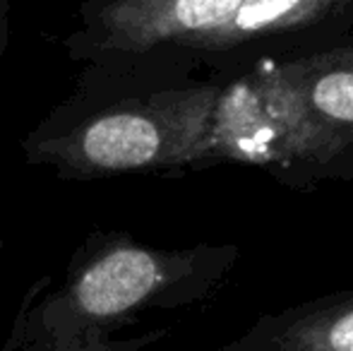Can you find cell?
Masks as SVG:
<instances>
[{
	"label": "cell",
	"instance_id": "cell-1",
	"mask_svg": "<svg viewBox=\"0 0 353 351\" xmlns=\"http://www.w3.org/2000/svg\"><path fill=\"white\" fill-rule=\"evenodd\" d=\"M353 34V0H82L72 63L157 85L228 82Z\"/></svg>",
	"mask_w": 353,
	"mask_h": 351
},
{
	"label": "cell",
	"instance_id": "cell-2",
	"mask_svg": "<svg viewBox=\"0 0 353 351\" xmlns=\"http://www.w3.org/2000/svg\"><path fill=\"white\" fill-rule=\"evenodd\" d=\"M241 260L233 243L157 248L125 231H94L65 277H39L24 294L0 351H142L168 328L123 334L152 313L197 305Z\"/></svg>",
	"mask_w": 353,
	"mask_h": 351
},
{
	"label": "cell",
	"instance_id": "cell-3",
	"mask_svg": "<svg viewBox=\"0 0 353 351\" xmlns=\"http://www.w3.org/2000/svg\"><path fill=\"white\" fill-rule=\"evenodd\" d=\"M221 82L157 85L84 68L74 92L19 142L24 164L63 181L205 171V142Z\"/></svg>",
	"mask_w": 353,
	"mask_h": 351
},
{
	"label": "cell",
	"instance_id": "cell-4",
	"mask_svg": "<svg viewBox=\"0 0 353 351\" xmlns=\"http://www.w3.org/2000/svg\"><path fill=\"white\" fill-rule=\"evenodd\" d=\"M248 166L293 190L353 181V159L317 137L265 77L221 82L205 142V169Z\"/></svg>",
	"mask_w": 353,
	"mask_h": 351
},
{
	"label": "cell",
	"instance_id": "cell-5",
	"mask_svg": "<svg viewBox=\"0 0 353 351\" xmlns=\"http://www.w3.org/2000/svg\"><path fill=\"white\" fill-rule=\"evenodd\" d=\"M255 70L317 137L353 159V34Z\"/></svg>",
	"mask_w": 353,
	"mask_h": 351
},
{
	"label": "cell",
	"instance_id": "cell-6",
	"mask_svg": "<svg viewBox=\"0 0 353 351\" xmlns=\"http://www.w3.org/2000/svg\"><path fill=\"white\" fill-rule=\"evenodd\" d=\"M216 351H353V289L260 315Z\"/></svg>",
	"mask_w": 353,
	"mask_h": 351
},
{
	"label": "cell",
	"instance_id": "cell-7",
	"mask_svg": "<svg viewBox=\"0 0 353 351\" xmlns=\"http://www.w3.org/2000/svg\"><path fill=\"white\" fill-rule=\"evenodd\" d=\"M10 8H12V0H0V63L10 41Z\"/></svg>",
	"mask_w": 353,
	"mask_h": 351
},
{
	"label": "cell",
	"instance_id": "cell-8",
	"mask_svg": "<svg viewBox=\"0 0 353 351\" xmlns=\"http://www.w3.org/2000/svg\"><path fill=\"white\" fill-rule=\"evenodd\" d=\"M3 250H5V243H3V236H0V260H3Z\"/></svg>",
	"mask_w": 353,
	"mask_h": 351
}]
</instances>
